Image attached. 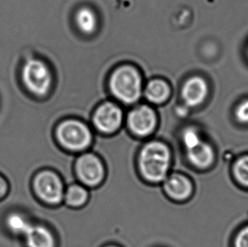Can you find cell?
<instances>
[{"label":"cell","mask_w":248,"mask_h":247,"mask_svg":"<svg viewBox=\"0 0 248 247\" xmlns=\"http://www.w3.org/2000/svg\"><path fill=\"white\" fill-rule=\"evenodd\" d=\"M170 153L168 147L158 141L150 142L141 150L139 167L146 180L152 182L164 181L170 165Z\"/></svg>","instance_id":"1"},{"label":"cell","mask_w":248,"mask_h":247,"mask_svg":"<svg viewBox=\"0 0 248 247\" xmlns=\"http://www.w3.org/2000/svg\"><path fill=\"white\" fill-rule=\"evenodd\" d=\"M110 87L114 96L120 100L132 104L141 95V78L134 68L121 67L113 74Z\"/></svg>","instance_id":"2"},{"label":"cell","mask_w":248,"mask_h":247,"mask_svg":"<svg viewBox=\"0 0 248 247\" xmlns=\"http://www.w3.org/2000/svg\"><path fill=\"white\" fill-rule=\"evenodd\" d=\"M21 77L27 90L35 95L44 96L50 88V71L47 65L41 61H27L22 69Z\"/></svg>","instance_id":"3"},{"label":"cell","mask_w":248,"mask_h":247,"mask_svg":"<svg viewBox=\"0 0 248 247\" xmlns=\"http://www.w3.org/2000/svg\"><path fill=\"white\" fill-rule=\"evenodd\" d=\"M57 137L64 147L73 151L83 150L91 143L90 130L85 124L77 121L61 124L57 130Z\"/></svg>","instance_id":"4"},{"label":"cell","mask_w":248,"mask_h":247,"mask_svg":"<svg viewBox=\"0 0 248 247\" xmlns=\"http://www.w3.org/2000/svg\"><path fill=\"white\" fill-rule=\"evenodd\" d=\"M35 190L38 197L47 203L57 204L64 197V188L60 178L52 172H44L35 180Z\"/></svg>","instance_id":"5"},{"label":"cell","mask_w":248,"mask_h":247,"mask_svg":"<svg viewBox=\"0 0 248 247\" xmlns=\"http://www.w3.org/2000/svg\"><path fill=\"white\" fill-rule=\"evenodd\" d=\"M77 172L84 184L97 185L104 179V169L101 161L93 154H87L79 157Z\"/></svg>","instance_id":"6"},{"label":"cell","mask_w":248,"mask_h":247,"mask_svg":"<svg viewBox=\"0 0 248 247\" xmlns=\"http://www.w3.org/2000/svg\"><path fill=\"white\" fill-rule=\"evenodd\" d=\"M122 112L114 104H106L101 106L94 115V124L104 133H112L121 126Z\"/></svg>","instance_id":"7"},{"label":"cell","mask_w":248,"mask_h":247,"mask_svg":"<svg viewBox=\"0 0 248 247\" xmlns=\"http://www.w3.org/2000/svg\"><path fill=\"white\" fill-rule=\"evenodd\" d=\"M128 124L130 129L138 136H148L155 129L156 116L151 108L142 106L130 113Z\"/></svg>","instance_id":"8"},{"label":"cell","mask_w":248,"mask_h":247,"mask_svg":"<svg viewBox=\"0 0 248 247\" xmlns=\"http://www.w3.org/2000/svg\"><path fill=\"white\" fill-rule=\"evenodd\" d=\"M166 193L174 200L183 201L190 197L192 191L191 181L182 174H174L165 180Z\"/></svg>","instance_id":"9"},{"label":"cell","mask_w":248,"mask_h":247,"mask_svg":"<svg viewBox=\"0 0 248 247\" xmlns=\"http://www.w3.org/2000/svg\"><path fill=\"white\" fill-rule=\"evenodd\" d=\"M208 93V86L203 79L193 77L185 84L182 96L189 106H197L204 101Z\"/></svg>","instance_id":"10"},{"label":"cell","mask_w":248,"mask_h":247,"mask_svg":"<svg viewBox=\"0 0 248 247\" xmlns=\"http://www.w3.org/2000/svg\"><path fill=\"white\" fill-rule=\"evenodd\" d=\"M187 157L195 167L207 169L215 161V152L210 144L202 140L197 146L188 149Z\"/></svg>","instance_id":"11"},{"label":"cell","mask_w":248,"mask_h":247,"mask_svg":"<svg viewBox=\"0 0 248 247\" xmlns=\"http://www.w3.org/2000/svg\"><path fill=\"white\" fill-rule=\"evenodd\" d=\"M28 247H54L53 235L46 228L40 225H31L25 234Z\"/></svg>","instance_id":"12"},{"label":"cell","mask_w":248,"mask_h":247,"mask_svg":"<svg viewBox=\"0 0 248 247\" xmlns=\"http://www.w3.org/2000/svg\"><path fill=\"white\" fill-rule=\"evenodd\" d=\"M169 93L170 88L163 80H153L146 88V97H148V100L155 104L164 102L169 96Z\"/></svg>","instance_id":"13"},{"label":"cell","mask_w":248,"mask_h":247,"mask_svg":"<svg viewBox=\"0 0 248 247\" xmlns=\"http://www.w3.org/2000/svg\"><path fill=\"white\" fill-rule=\"evenodd\" d=\"M232 175L242 188L248 189V154L242 155L232 165Z\"/></svg>","instance_id":"14"},{"label":"cell","mask_w":248,"mask_h":247,"mask_svg":"<svg viewBox=\"0 0 248 247\" xmlns=\"http://www.w3.org/2000/svg\"><path fill=\"white\" fill-rule=\"evenodd\" d=\"M78 26L83 32H93L97 26V19L93 12L89 9H81L77 15Z\"/></svg>","instance_id":"15"},{"label":"cell","mask_w":248,"mask_h":247,"mask_svg":"<svg viewBox=\"0 0 248 247\" xmlns=\"http://www.w3.org/2000/svg\"><path fill=\"white\" fill-rule=\"evenodd\" d=\"M65 202L71 207L82 206L87 199V191L80 185H71L68 188L65 195Z\"/></svg>","instance_id":"16"},{"label":"cell","mask_w":248,"mask_h":247,"mask_svg":"<svg viewBox=\"0 0 248 247\" xmlns=\"http://www.w3.org/2000/svg\"><path fill=\"white\" fill-rule=\"evenodd\" d=\"M6 224L9 230L16 234H26L31 227L26 217L19 214H10L7 217Z\"/></svg>","instance_id":"17"},{"label":"cell","mask_w":248,"mask_h":247,"mask_svg":"<svg viewBox=\"0 0 248 247\" xmlns=\"http://www.w3.org/2000/svg\"><path fill=\"white\" fill-rule=\"evenodd\" d=\"M182 137H183V142L187 150L197 146L202 141L198 131L192 128H188L185 130Z\"/></svg>","instance_id":"18"},{"label":"cell","mask_w":248,"mask_h":247,"mask_svg":"<svg viewBox=\"0 0 248 247\" xmlns=\"http://www.w3.org/2000/svg\"><path fill=\"white\" fill-rule=\"evenodd\" d=\"M235 117L239 123L248 124V99L242 101L235 110Z\"/></svg>","instance_id":"19"},{"label":"cell","mask_w":248,"mask_h":247,"mask_svg":"<svg viewBox=\"0 0 248 247\" xmlns=\"http://www.w3.org/2000/svg\"><path fill=\"white\" fill-rule=\"evenodd\" d=\"M233 247H248V224L240 229L235 234Z\"/></svg>","instance_id":"20"},{"label":"cell","mask_w":248,"mask_h":247,"mask_svg":"<svg viewBox=\"0 0 248 247\" xmlns=\"http://www.w3.org/2000/svg\"><path fill=\"white\" fill-rule=\"evenodd\" d=\"M7 190V185L5 181L0 177V197H3Z\"/></svg>","instance_id":"21"},{"label":"cell","mask_w":248,"mask_h":247,"mask_svg":"<svg viewBox=\"0 0 248 247\" xmlns=\"http://www.w3.org/2000/svg\"></svg>","instance_id":"22"}]
</instances>
